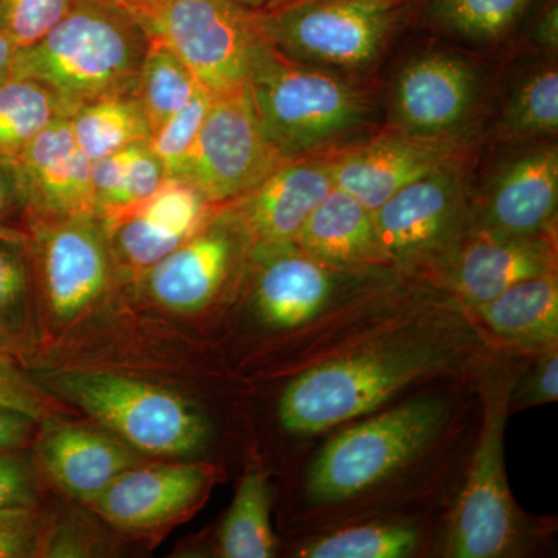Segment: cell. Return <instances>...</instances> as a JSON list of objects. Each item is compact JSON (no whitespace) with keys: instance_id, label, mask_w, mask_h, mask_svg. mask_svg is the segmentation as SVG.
Here are the masks:
<instances>
[{"instance_id":"cell-42","label":"cell","mask_w":558,"mask_h":558,"mask_svg":"<svg viewBox=\"0 0 558 558\" xmlns=\"http://www.w3.org/2000/svg\"><path fill=\"white\" fill-rule=\"evenodd\" d=\"M36 421L21 411L0 407V451L16 450L31 438Z\"/></svg>"},{"instance_id":"cell-20","label":"cell","mask_w":558,"mask_h":558,"mask_svg":"<svg viewBox=\"0 0 558 558\" xmlns=\"http://www.w3.org/2000/svg\"><path fill=\"white\" fill-rule=\"evenodd\" d=\"M259 259L256 306L270 325L293 328L317 315L332 299L340 279L362 269L333 266L295 244L256 250Z\"/></svg>"},{"instance_id":"cell-11","label":"cell","mask_w":558,"mask_h":558,"mask_svg":"<svg viewBox=\"0 0 558 558\" xmlns=\"http://www.w3.org/2000/svg\"><path fill=\"white\" fill-rule=\"evenodd\" d=\"M286 159L260 131L248 89L211 98L179 179L215 205L240 199Z\"/></svg>"},{"instance_id":"cell-3","label":"cell","mask_w":558,"mask_h":558,"mask_svg":"<svg viewBox=\"0 0 558 558\" xmlns=\"http://www.w3.org/2000/svg\"><path fill=\"white\" fill-rule=\"evenodd\" d=\"M418 0H310L256 10V25L286 60L357 76L377 64L407 25Z\"/></svg>"},{"instance_id":"cell-28","label":"cell","mask_w":558,"mask_h":558,"mask_svg":"<svg viewBox=\"0 0 558 558\" xmlns=\"http://www.w3.org/2000/svg\"><path fill=\"white\" fill-rule=\"evenodd\" d=\"M33 263L27 233L0 227V352L24 344L31 323Z\"/></svg>"},{"instance_id":"cell-1","label":"cell","mask_w":558,"mask_h":558,"mask_svg":"<svg viewBox=\"0 0 558 558\" xmlns=\"http://www.w3.org/2000/svg\"><path fill=\"white\" fill-rule=\"evenodd\" d=\"M354 78L286 60L264 39L247 89L260 131L282 159L317 156L371 134L379 101Z\"/></svg>"},{"instance_id":"cell-27","label":"cell","mask_w":558,"mask_h":558,"mask_svg":"<svg viewBox=\"0 0 558 558\" xmlns=\"http://www.w3.org/2000/svg\"><path fill=\"white\" fill-rule=\"evenodd\" d=\"M73 137L90 161L137 143L150 131L135 94H117L87 102L69 116Z\"/></svg>"},{"instance_id":"cell-13","label":"cell","mask_w":558,"mask_h":558,"mask_svg":"<svg viewBox=\"0 0 558 558\" xmlns=\"http://www.w3.org/2000/svg\"><path fill=\"white\" fill-rule=\"evenodd\" d=\"M475 153L478 140L424 138L388 128L326 154L336 186L374 211L410 183Z\"/></svg>"},{"instance_id":"cell-33","label":"cell","mask_w":558,"mask_h":558,"mask_svg":"<svg viewBox=\"0 0 558 558\" xmlns=\"http://www.w3.org/2000/svg\"><path fill=\"white\" fill-rule=\"evenodd\" d=\"M209 105H211V97L207 92L197 90L185 108L175 112L150 135L148 140L150 153L160 161L167 178L179 179L191 149L199 137Z\"/></svg>"},{"instance_id":"cell-12","label":"cell","mask_w":558,"mask_h":558,"mask_svg":"<svg viewBox=\"0 0 558 558\" xmlns=\"http://www.w3.org/2000/svg\"><path fill=\"white\" fill-rule=\"evenodd\" d=\"M505 148L480 190L472 185L470 229L506 234L556 231L557 140Z\"/></svg>"},{"instance_id":"cell-7","label":"cell","mask_w":558,"mask_h":558,"mask_svg":"<svg viewBox=\"0 0 558 558\" xmlns=\"http://www.w3.org/2000/svg\"><path fill=\"white\" fill-rule=\"evenodd\" d=\"M442 418V403L424 399L340 433L312 464L307 480L312 499L341 501L380 483L427 446Z\"/></svg>"},{"instance_id":"cell-24","label":"cell","mask_w":558,"mask_h":558,"mask_svg":"<svg viewBox=\"0 0 558 558\" xmlns=\"http://www.w3.org/2000/svg\"><path fill=\"white\" fill-rule=\"evenodd\" d=\"M558 134L557 57H539L510 83L495 121L494 138L502 146L553 142Z\"/></svg>"},{"instance_id":"cell-15","label":"cell","mask_w":558,"mask_h":558,"mask_svg":"<svg viewBox=\"0 0 558 558\" xmlns=\"http://www.w3.org/2000/svg\"><path fill=\"white\" fill-rule=\"evenodd\" d=\"M220 208L222 205L209 204L190 183L167 178L146 199L98 220L112 260L123 269L145 274L204 229Z\"/></svg>"},{"instance_id":"cell-46","label":"cell","mask_w":558,"mask_h":558,"mask_svg":"<svg viewBox=\"0 0 558 558\" xmlns=\"http://www.w3.org/2000/svg\"><path fill=\"white\" fill-rule=\"evenodd\" d=\"M236 2L250 10H263L270 0H236Z\"/></svg>"},{"instance_id":"cell-44","label":"cell","mask_w":558,"mask_h":558,"mask_svg":"<svg viewBox=\"0 0 558 558\" xmlns=\"http://www.w3.org/2000/svg\"><path fill=\"white\" fill-rule=\"evenodd\" d=\"M17 49L5 33L0 32V83L13 78Z\"/></svg>"},{"instance_id":"cell-39","label":"cell","mask_w":558,"mask_h":558,"mask_svg":"<svg viewBox=\"0 0 558 558\" xmlns=\"http://www.w3.org/2000/svg\"><path fill=\"white\" fill-rule=\"evenodd\" d=\"M523 27L527 28L531 50H535L539 57H557L558 0H538L524 21Z\"/></svg>"},{"instance_id":"cell-18","label":"cell","mask_w":558,"mask_h":558,"mask_svg":"<svg viewBox=\"0 0 558 558\" xmlns=\"http://www.w3.org/2000/svg\"><path fill=\"white\" fill-rule=\"evenodd\" d=\"M16 160L27 194V226L39 220L95 216L92 161L76 145L68 116L47 124Z\"/></svg>"},{"instance_id":"cell-23","label":"cell","mask_w":558,"mask_h":558,"mask_svg":"<svg viewBox=\"0 0 558 558\" xmlns=\"http://www.w3.org/2000/svg\"><path fill=\"white\" fill-rule=\"evenodd\" d=\"M293 244L333 266L362 270L392 267L381 247L373 209L339 186L314 209Z\"/></svg>"},{"instance_id":"cell-38","label":"cell","mask_w":558,"mask_h":558,"mask_svg":"<svg viewBox=\"0 0 558 558\" xmlns=\"http://www.w3.org/2000/svg\"><path fill=\"white\" fill-rule=\"evenodd\" d=\"M38 487L31 462L14 454V450L0 451V509L36 506Z\"/></svg>"},{"instance_id":"cell-25","label":"cell","mask_w":558,"mask_h":558,"mask_svg":"<svg viewBox=\"0 0 558 558\" xmlns=\"http://www.w3.org/2000/svg\"><path fill=\"white\" fill-rule=\"evenodd\" d=\"M538 0H418L414 21L464 46L494 47L512 39Z\"/></svg>"},{"instance_id":"cell-5","label":"cell","mask_w":558,"mask_h":558,"mask_svg":"<svg viewBox=\"0 0 558 558\" xmlns=\"http://www.w3.org/2000/svg\"><path fill=\"white\" fill-rule=\"evenodd\" d=\"M54 387L124 444L157 457H186L205 446L208 427L185 399L120 374L75 371Z\"/></svg>"},{"instance_id":"cell-32","label":"cell","mask_w":558,"mask_h":558,"mask_svg":"<svg viewBox=\"0 0 558 558\" xmlns=\"http://www.w3.org/2000/svg\"><path fill=\"white\" fill-rule=\"evenodd\" d=\"M417 542V531L409 526L351 527L311 543L301 550V557L402 558L413 553Z\"/></svg>"},{"instance_id":"cell-31","label":"cell","mask_w":558,"mask_h":558,"mask_svg":"<svg viewBox=\"0 0 558 558\" xmlns=\"http://www.w3.org/2000/svg\"><path fill=\"white\" fill-rule=\"evenodd\" d=\"M61 116L60 102L43 84L27 78L0 83V157L16 159L47 124Z\"/></svg>"},{"instance_id":"cell-43","label":"cell","mask_w":558,"mask_h":558,"mask_svg":"<svg viewBox=\"0 0 558 558\" xmlns=\"http://www.w3.org/2000/svg\"><path fill=\"white\" fill-rule=\"evenodd\" d=\"M109 2L126 11L146 31L150 22L156 20L161 11L167 9L171 0H109Z\"/></svg>"},{"instance_id":"cell-4","label":"cell","mask_w":558,"mask_h":558,"mask_svg":"<svg viewBox=\"0 0 558 558\" xmlns=\"http://www.w3.org/2000/svg\"><path fill=\"white\" fill-rule=\"evenodd\" d=\"M444 363V352L432 344H405L333 360L289 385L279 400V418L292 433L325 432L379 409Z\"/></svg>"},{"instance_id":"cell-35","label":"cell","mask_w":558,"mask_h":558,"mask_svg":"<svg viewBox=\"0 0 558 558\" xmlns=\"http://www.w3.org/2000/svg\"><path fill=\"white\" fill-rule=\"evenodd\" d=\"M167 179L160 161L150 153L148 142L140 143L135 149L126 172L121 179L119 189L116 190L113 196L110 197L109 204L98 215L97 219L109 218L116 213L138 204L146 197H149Z\"/></svg>"},{"instance_id":"cell-22","label":"cell","mask_w":558,"mask_h":558,"mask_svg":"<svg viewBox=\"0 0 558 558\" xmlns=\"http://www.w3.org/2000/svg\"><path fill=\"white\" fill-rule=\"evenodd\" d=\"M39 451L51 478L86 502L94 501L117 476L138 462L126 444L81 425L47 429Z\"/></svg>"},{"instance_id":"cell-34","label":"cell","mask_w":558,"mask_h":558,"mask_svg":"<svg viewBox=\"0 0 558 558\" xmlns=\"http://www.w3.org/2000/svg\"><path fill=\"white\" fill-rule=\"evenodd\" d=\"M75 0H0V32L17 50L38 43L60 24Z\"/></svg>"},{"instance_id":"cell-16","label":"cell","mask_w":558,"mask_h":558,"mask_svg":"<svg viewBox=\"0 0 558 558\" xmlns=\"http://www.w3.org/2000/svg\"><path fill=\"white\" fill-rule=\"evenodd\" d=\"M328 154L286 160L269 178L226 205L250 250L293 244L314 209L333 190Z\"/></svg>"},{"instance_id":"cell-17","label":"cell","mask_w":558,"mask_h":558,"mask_svg":"<svg viewBox=\"0 0 558 558\" xmlns=\"http://www.w3.org/2000/svg\"><path fill=\"white\" fill-rule=\"evenodd\" d=\"M435 271L462 300L478 307L524 279L557 271L556 231L506 234L470 229Z\"/></svg>"},{"instance_id":"cell-10","label":"cell","mask_w":558,"mask_h":558,"mask_svg":"<svg viewBox=\"0 0 558 558\" xmlns=\"http://www.w3.org/2000/svg\"><path fill=\"white\" fill-rule=\"evenodd\" d=\"M510 395V384L487 389L478 447L451 523L449 550L453 557H502L519 542V510L505 468Z\"/></svg>"},{"instance_id":"cell-2","label":"cell","mask_w":558,"mask_h":558,"mask_svg":"<svg viewBox=\"0 0 558 558\" xmlns=\"http://www.w3.org/2000/svg\"><path fill=\"white\" fill-rule=\"evenodd\" d=\"M149 35L109 0H75L57 27L17 50L13 78L43 84L64 116L117 94H134Z\"/></svg>"},{"instance_id":"cell-29","label":"cell","mask_w":558,"mask_h":558,"mask_svg":"<svg viewBox=\"0 0 558 558\" xmlns=\"http://www.w3.org/2000/svg\"><path fill=\"white\" fill-rule=\"evenodd\" d=\"M199 89V84L178 54L160 39L150 38L134 92L148 121L150 135L185 108Z\"/></svg>"},{"instance_id":"cell-41","label":"cell","mask_w":558,"mask_h":558,"mask_svg":"<svg viewBox=\"0 0 558 558\" xmlns=\"http://www.w3.org/2000/svg\"><path fill=\"white\" fill-rule=\"evenodd\" d=\"M558 399V355L557 349H549L548 355L532 373L526 387L521 389L517 403L520 405H542Z\"/></svg>"},{"instance_id":"cell-14","label":"cell","mask_w":558,"mask_h":558,"mask_svg":"<svg viewBox=\"0 0 558 558\" xmlns=\"http://www.w3.org/2000/svg\"><path fill=\"white\" fill-rule=\"evenodd\" d=\"M33 270L47 307L61 322L89 310L110 278L112 256L95 216L28 223Z\"/></svg>"},{"instance_id":"cell-40","label":"cell","mask_w":558,"mask_h":558,"mask_svg":"<svg viewBox=\"0 0 558 558\" xmlns=\"http://www.w3.org/2000/svg\"><path fill=\"white\" fill-rule=\"evenodd\" d=\"M27 211V194L20 163L14 157H0V227H10L13 216Z\"/></svg>"},{"instance_id":"cell-30","label":"cell","mask_w":558,"mask_h":558,"mask_svg":"<svg viewBox=\"0 0 558 558\" xmlns=\"http://www.w3.org/2000/svg\"><path fill=\"white\" fill-rule=\"evenodd\" d=\"M219 543L223 557H274L270 490L260 473L250 472L241 481L233 505L220 529Z\"/></svg>"},{"instance_id":"cell-36","label":"cell","mask_w":558,"mask_h":558,"mask_svg":"<svg viewBox=\"0 0 558 558\" xmlns=\"http://www.w3.org/2000/svg\"><path fill=\"white\" fill-rule=\"evenodd\" d=\"M40 524L36 506L0 509V558L36 556Z\"/></svg>"},{"instance_id":"cell-37","label":"cell","mask_w":558,"mask_h":558,"mask_svg":"<svg viewBox=\"0 0 558 558\" xmlns=\"http://www.w3.org/2000/svg\"><path fill=\"white\" fill-rule=\"evenodd\" d=\"M0 407L21 411L36 422L49 410L46 396L22 373L11 355L3 352H0Z\"/></svg>"},{"instance_id":"cell-19","label":"cell","mask_w":558,"mask_h":558,"mask_svg":"<svg viewBox=\"0 0 558 558\" xmlns=\"http://www.w3.org/2000/svg\"><path fill=\"white\" fill-rule=\"evenodd\" d=\"M241 247L247 241L222 205L204 229L143 274L146 288L167 310L201 311L222 288Z\"/></svg>"},{"instance_id":"cell-6","label":"cell","mask_w":558,"mask_h":558,"mask_svg":"<svg viewBox=\"0 0 558 558\" xmlns=\"http://www.w3.org/2000/svg\"><path fill=\"white\" fill-rule=\"evenodd\" d=\"M476 156L429 172L374 209L392 267L436 270L468 233Z\"/></svg>"},{"instance_id":"cell-8","label":"cell","mask_w":558,"mask_h":558,"mask_svg":"<svg viewBox=\"0 0 558 558\" xmlns=\"http://www.w3.org/2000/svg\"><path fill=\"white\" fill-rule=\"evenodd\" d=\"M255 13L236 0H171L146 32L178 54L209 97H226L247 87L263 46Z\"/></svg>"},{"instance_id":"cell-26","label":"cell","mask_w":558,"mask_h":558,"mask_svg":"<svg viewBox=\"0 0 558 558\" xmlns=\"http://www.w3.org/2000/svg\"><path fill=\"white\" fill-rule=\"evenodd\" d=\"M483 322L501 339L553 348L558 337L557 271L524 279L478 306Z\"/></svg>"},{"instance_id":"cell-9","label":"cell","mask_w":558,"mask_h":558,"mask_svg":"<svg viewBox=\"0 0 558 558\" xmlns=\"http://www.w3.org/2000/svg\"><path fill=\"white\" fill-rule=\"evenodd\" d=\"M487 81L476 62L427 49L400 68L389 90V128L433 140H478Z\"/></svg>"},{"instance_id":"cell-21","label":"cell","mask_w":558,"mask_h":558,"mask_svg":"<svg viewBox=\"0 0 558 558\" xmlns=\"http://www.w3.org/2000/svg\"><path fill=\"white\" fill-rule=\"evenodd\" d=\"M207 473L194 464L131 468L90 505L116 526L142 531L167 523L201 497Z\"/></svg>"},{"instance_id":"cell-45","label":"cell","mask_w":558,"mask_h":558,"mask_svg":"<svg viewBox=\"0 0 558 558\" xmlns=\"http://www.w3.org/2000/svg\"><path fill=\"white\" fill-rule=\"evenodd\" d=\"M310 2V0H270L263 10H277L282 7L295 5V3Z\"/></svg>"}]
</instances>
